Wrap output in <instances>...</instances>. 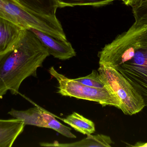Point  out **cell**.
<instances>
[{
    "label": "cell",
    "instance_id": "obj_1",
    "mask_svg": "<svg viewBox=\"0 0 147 147\" xmlns=\"http://www.w3.org/2000/svg\"><path fill=\"white\" fill-rule=\"evenodd\" d=\"M99 65L119 72L142 96L147 108V24L137 22L99 52Z\"/></svg>",
    "mask_w": 147,
    "mask_h": 147
},
{
    "label": "cell",
    "instance_id": "obj_2",
    "mask_svg": "<svg viewBox=\"0 0 147 147\" xmlns=\"http://www.w3.org/2000/svg\"><path fill=\"white\" fill-rule=\"evenodd\" d=\"M49 55L38 37L25 28L17 44L0 55V99L8 91L17 95L22 82L36 77L38 68Z\"/></svg>",
    "mask_w": 147,
    "mask_h": 147
},
{
    "label": "cell",
    "instance_id": "obj_3",
    "mask_svg": "<svg viewBox=\"0 0 147 147\" xmlns=\"http://www.w3.org/2000/svg\"><path fill=\"white\" fill-rule=\"evenodd\" d=\"M0 17L24 28H33L61 40H67L57 16L43 15L26 9L16 0H0Z\"/></svg>",
    "mask_w": 147,
    "mask_h": 147
},
{
    "label": "cell",
    "instance_id": "obj_4",
    "mask_svg": "<svg viewBox=\"0 0 147 147\" xmlns=\"http://www.w3.org/2000/svg\"><path fill=\"white\" fill-rule=\"evenodd\" d=\"M99 65L98 71L102 81L120 101L119 109L125 115L130 116L142 111L146 107L144 100L129 81L115 69Z\"/></svg>",
    "mask_w": 147,
    "mask_h": 147
},
{
    "label": "cell",
    "instance_id": "obj_5",
    "mask_svg": "<svg viewBox=\"0 0 147 147\" xmlns=\"http://www.w3.org/2000/svg\"><path fill=\"white\" fill-rule=\"evenodd\" d=\"M49 72L57 80L59 83L57 93L62 96L96 102L103 107L114 106L120 109L121 103L119 99L107 87L96 88L85 85L60 74L53 66L49 69Z\"/></svg>",
    "mask_w": 147,
    "mask_h": 147
},
{
    "label": "cell",
    "instance_id": "obj_6",
    "mask_svg": "<svg viewBox=\"0 0 147 147\" xmlns=\"http://www.w3.org/2000/svg\"><path fill=\"white\" fill-rule=\"evenodd\" d=\"M8 114L26 125L51 129L67 138H76V135L71 133L70 128L59 122L56 119V116L38 106L25 110L12 109Z\"/></svg>",
    "mask_w": 147,
    "mask_h": 147
},
{
    "label": "cell",
    "instance_id": "obj_7",
    "mask_svg": "<svg viewBox=\"0 0 147 147\" xmlns=\"http://www.w3.org/2000/svg\"><path fill=\"white\" fill-rule=\"evenodd\" d=\"M38 38L49 55L61 60L69 59L76 56L75 50L68 41L56 39L39 30L29 28Z\"/></svg>",
    "mask_w": 147,
    "mask_h": 147
},
{
    "label": "cell",
    "instance_id": "obj_8",
    "mask_svg": "<svg viewBox=\"0 0 147 147\" xmlns=\"http://www.w3.org/2000/svg\"><path fill=\"white\" fill-rule=\"evenodd\" d=\"M25 28L0 17V55L12 49L19 41Z\"/></svg>",
    "mask_w": 147,
    "mask_h": 147
},
{
    "label": "cell",
    "instance_id": "obj_9",
    "mask_svg": "<svg viewBox=\"0 0 147 147\" xmlns=\"http://www.w3.org/2000/svg\"><path fill=\"white\" fill-rule=\"evenodd\" d=\"M25 125L22 121L14 118L0 120V147H10L24 131Z\"/></svg>",
    "mask_w": 147,
    "mask_h": 147
},
{
    "label": "cell",
    "instance_id": "obj_10",
    "mask_svg": "<svg viewBox=\"0 0 147 147\" xmlns=\"http://www.w3.org/2000/svg\"><path fill=\"white\" fill-rule=\"evenodd\" d=\"M113 144L110 137L103 134L87 135V137L81 140L70 143H60L55 141L53 143L41 142V146L57 147H111Z\"/></svg>",
    "mask_w": 147,
    "mask_h": 147
},
{
    "label": "cell",
    "instance_id": "obj_11",
    "mask_svg": "<svg viewBox=\"0 0 147 147\" xmlns=\"http://www.w3.org/2000/svg\"><path fill=\"white\" fill-rule=\"evenodd\" d=\"M26 9L43 15L56 16L59 7L57 0H16Z\"/></svg>",
    "mask_w": 147,
    "mask_h": 147
},
{
    "label": "cell",
    "instance_id": "obj_12",
    "mask_svg": "<svg viewBox=\"0 0 147 147\" xmlns=\"http://www.w3.org/2000/svg\"><path fill=\"white\" fill-rule=\"evenodd\" d=\"M62 121L74 130L86 135H90L96 131L94 123L76 112L68 116Z\"/></svg>",
    "mask_w": 147,
    "mask_h": 147
},
{
    "label": "cell",
    "instance_id": "obj_13",
    "mask_svg": "<svg viewBox=\"0 0 147 147\" xmlns=\"http://www.w3.org/2000/svg\"><path fill=\"white\" fill-rule=\"evenodd\" d=\"M59 7L75 6L100 7L107 5L117 0H57Z\"/></svg>",
    "mask_w": 147,
    "mask_h": 147
},
{
    "label": "cell",
    "instance_id": "obj_14",
    "mask_svg": "<svg viewBox=\"0 0 147 147\" xmlns=\"http://www.w3.org/2000/svg\"><path fill=\"white\" fill-rule=\"evenodd\" d=\"M74 80L90 87L96 88H105L106 86L102 81L98 71L93 70L91 73L84 77L74 79Z\"/></svg>",
    "mask_w": 147,
    "mask_h": 147
},
{
    "label": "cell",
    "instance_id": "obj_15",
    "mask_svg": "<svg viewBox=\"0 0 147 147\" xmlns=\"http://www.w3.org/2000/svg\"><path fill=\"white\" fill-rule=\"evenodd\" d=\"M121 1H122L125 5L130 6L132 7L137 5L143 1H146V0H121Z\"/></svg>",
    "mask_w": 147,
    "mask_h": 147
},
{
    "label": "cell",
    "instance_id": "obj_16",
    "mask_svg": "<svg viewBox=\"0 0 147 147\" xmlns=\"http://www.w3.org/2000/svg\"><path fill=\"white\" fill-rule=\"evenodd\" d=\"M131 146L147 147V142H145V143L141 142H137L135 145H134V146Z\"/></svg>",
    "mask_w": 147,
    "mask_h": 147
}]
</instances>
